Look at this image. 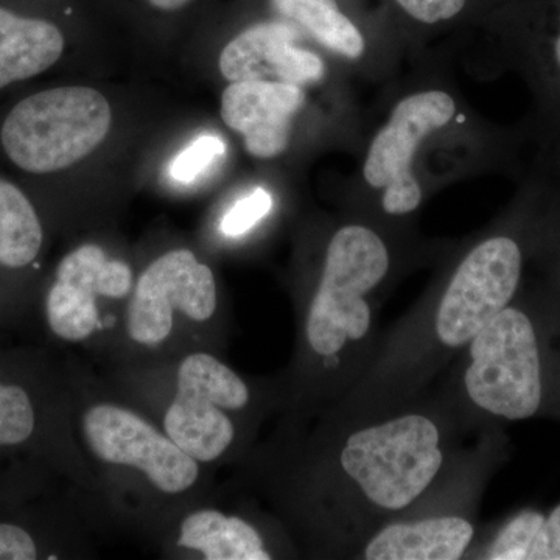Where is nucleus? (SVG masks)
I'll return each mask as SVG.
<instances>
[{"mask_svg":"<svg viewBox=\"0 0 560 560\" xmlns=\"http://www.w3.org/2000/svg\"><path fill=\"white\" fill-rule=\"evenodd\" d=\"M305 105L298 84L270 80L232 81L221 95V119L241 132L250 156L272 160L289 149L291 121Z\"/></svg>","mask_w":560,"mask_h":560,"instance_id":"2eb2a0df","label":"nucleus"},{"mask_svg":"<svg viewBox=\"0 0 560 560\" xmlns=\"http://www.w3.org/2000/svg\"><path fill=\"white\" fill-rule=\"evenodd\" d=\"M411 20L425 25L442 24L460 16L470 0H393Z\"/></svg>","mask_w":560,"mask_h":560,"instance_id":"5701e85b","label":"nucleus"},{"mask_svg":"<svg viewBox=\"0 0 560 560\" xmlns=\"http://www.w3.org/2000/svg\"><path fill=\"white\" fill-rule=\"evenodd\" d=\"M0 489H65L105 529L73 430L70 360L44 346L0 345Z\"/></svg>","mask_w":560,"mask_h":560,"instance_id":"f03ea898","label":"nucleus"},{"mask_svg":"<svg viewBox=\"0 0 560 560\" xmlns=\"http://www.w3.org/2000/svg\"><path fill=\"white\" fill-rule=\"evenodd\" d=\"M340 469L372 506L410 508L429 490L444 464L440 427L423 415H405L350 434Z\"/></svg>","mask_w":560,"mask_h":560,"instance_id":"6e6552de","label":"nucleus"},{"mask_svg":"<svg viewBox=\"0 0 560 560\" xmlns=\"http://www.w3.org/2000/svg\"><path fill=\"white\" fill-rule=\"evenodd\" d=\"M475 528L456 515L393 523L378 530L363 551L370 560H458L474 541Z\"/></svg>","mask_w":560,"mask_h":560,"instance_id":"f3484780","label":"nucleus"},{"mask_svg":"<svg viewBox=\"0 0 560 560\" xmlns=\"http://www.w3.org/2000/svg\"><path fill=\"white\" fill-rule=\"evenodd\" d=\"M228 316L215 272L189 248H173L136 275L119 352L110 366L221 352Z\"/></svg>","mask_w":560,"mask_h":560,"instance_id":"20e7f679","label":"nucleus"},{"mask_svg":"<svg viewBox=\"0 0 560 560\" xmlns=\"http://www.w3.org/2000/svg\"><path fill=\"white\" fill-rule=\"evenodd\" d=\"M301 38L298 25L290 21H268L250 25L226 44L220 54V72L224 79L270 80L282 83H318L326 65L318 55L296 46Z\"/></svg>","mask_w":560,"mask_h":560,"instance_id":"4468645a","label":"nucleus"},{"mask_svg":"<svg viewBox=\"0 0 560 560\" xmlns=\"http://www.w3.org/2000/svg\"><path fill=\"white\" fill-rule=\"evenodd\" d=\"M135 279V268L101 243H80L36 291L31 318L50 346L80 348L113 363Z\"/></svg>","mask_w":560,"mask_h":560,"instance_id":"39448f33","label":"nucleus"},{"mask_svg":"<svg viewBox=\"0 0 560 560\" xmlns=\"http://www.w3.org/2000/svg\"><path fill=\"white\" fill-rule=\"evenodd\" d=\"M110 368V388L202 466L215 469L241 456L254 389L220 353L190 350Z\"/></svg>","mask_w":560,"mask_h":560,"instance_id":"7ed1b4c3","label":"nucleus"},{"mask_svg":"<svg viewBox=\"0 0 560 560\" xmlns=\"http://www.w3.org/2000/svg\"><path fill=\"white\" fill-rule=\"evenodd\" d=\"M469 346L464 386L480 410L506 420L539 415L547 394L544 352L528 313L508 305Z\"/></svg>","mask_w":560,"mask_h":560,"instance_id":"1a4fd4ad","label":"nucleus"},{"mask_svg":"<svg viewBox=\"0 0 560 560\" xmlns=\"http://www.w3.org/2000/svg\"><path fill=\"white\" fill-rule=\"evenodd\" d=\"M272 209V197L270 191L256 189L234 206L220 221V231L224 237L237 238L246 232L254 230Z\"/></svg>","mask_w":560,"mask_h":560,"instance_id":"4be33fe9","label":"nucleus"},{"mask_svg":"<svg viewBox=\"0 0 560 560\" xmlns=\"http://www.w3.org/2000/svg\"><path fill=\"white\" fill-rule=\"evenodd\" d=\"M73 430L106 529L153 544L184 508L212 489V469L187 455L106 381L70 360Z\"/></svg>","mask_w":560,"mask_h":560,"instance_id":"f257e3e1","label":"nucleus"},{"mask_svg":"<svg viewBox=\"0 0 560 560\" xmlns=\"http://www.w3.org/2000/svg\"><path fill=\"white\" fill-rule=\"evenodd\" d=\"M65 49V33L55 22L0 5V91L47 72Z\"/></svg>","mask_w":560,"mask_h":560,"instance_id":"a211bd4d","label":"nucleus"},{"mask_svg":"<svg viewBox=\"0 0 560 560\" xmlns=\"http://www.w3.org/2000/svg\"><path fill=\"white\" fill-rule=\"evenodd\" d=\"M226 143L223 139L219 136L202 135L172 161L171 176L176 183H194L215 160L223 158Z\"/></svg>","mask_w":560,"mask_h":560,"instance_id":"412c9836","label":"nucleus"},{"mask_svg":"<svg viewBox=\"0 0 560 560\" xmlns=\"http://www.w3.org/2000/svg\"><path fill=\"white\" fill-rule=\"evenodd\" d=\"M162 555L187 560H271L272 541L259 523L221 503L210 489L184 508L153 541Z\"/></svg>","mask_w":560,"mask_h":560,"instance_id":"ddd939ff","label":"nucleus"},{"mask_svg":"<svg viewBox=\"0 0 560 560\" xmlns=\"http://www.w3.org/2000/svg\"><path fill=\"white\" fill-rule=\"evenodd\" d=\"M489 560H560V504L550 512L522 511L490 541Z\"/></svg>","mask_w":560,"mask_h":560,"instance_id":"aec40b11","label":"nucleus"},{"mask_svg":"<svg viewBox=\"0 0 560 560\" xmlns=\"http://www.w3.org/2000/svg\"><path fill=\"white\" fill-rule=\"evenodd\" d=\"M388 268V249L370 228L350 224L335 232L302 316V349L308 360H337L348 346L366 337L372 324L366 296Z\"/></svg>","mask_w":560,"mask_h":560,"instance_id":"0eeeda50","label":"nucleus"},{"mask_svg":"<svg viewBox=\"0 0 560 560\" xmlns=\"http://www.w3.org/2000/svg\"><path fill=\"white\" fill-rule=\"evenodd\" d=\"M521 246L510 237L480 243L460 261L448 283L434 329L442 345L463 348L514 301L522 279Z\"/></svg>","mask_w":560,"mask_h":560,"instance_id":"9d476101","label":"nucleus"},{"mask_svg":"<svg viewBox=\"0 0 560 560\" xmlns=\"http://www.w3.org/2000/svg\"><path fill=\"white\" fill-rule=\"evenodd\" d=\"M46 243L47 228L36 202L0 175V285L21 305L25 319L38 291L33 280Z\"/></svg>","mask_w":560,"mask_h":560,"instance_id":"dca6fc26","label":"nucleus"},{"mask_svg":"<svg viewBox=\"0 0 560 560\" xmlns=\"http://www.w3.org/2000/svg\"><path fill=\"white\" fill-rule=\"evenodd\" d=\"M270 3L280 18L293 22L326 49L349 60L363 55L364 36L338 0H270Z\"/></svg>","mask_w":560,"mask_h":560,"instance_id":"6ab92c4d","label":"nucleus"},{"mask_svg":"<svg viewBox=\"0 0 560 560\" xmlns=\"http://www.w3.org/2000/svg\"><path fill=\"white\" fill-rule=\"evenodd\" d=\"M91 529L90 511L66 490H0V560L86 558Z\"/></svg>","mask_w":560,"mask_h":560,"instance_id":"9b49d317","label":"nucleus"},{"mask_svg":"<svg viewBox=\"0 0 560 560\" xmlns=\"http://www.w3.org/2000/svg\"><path fill=\"white\" fill-rule=\"evenodd\" d=\"M456 105L442 91L412 94L397 103L390 119L372 140L363 175L374 189H383L382 205L389 215L419 208L422 190L411 172L412 158L431 132L451 121Z\"/></svg>","mask_w":560,"mask_h":560,"instance_id":"f8f14e48","label":"nucleus"},{"mask_svg":"<svg viewBox=\"0 0 560 560\" xmlns=\"http://www.w3.org/2000/svg\"><path fill=\"white\" fill-rule=\"evenodd\" d=\"M556 58H558V62L560 66V35L558 38V43H556Z\"/></svg>","mask_w":560,"mask_h":560,"instance_id":"a878e982","label":"nucleus"},{"mask_svg":"<svg viewBox=\"0 0 560 560\" xmlns=\"http://www.w3.org/2000/svg\"><path fill=\"white\" fill-rule=\"evenodd\" d=\"M189 2H191V0H149L150 5H153L154 9L164 11L183 9V7H186Z\"/></svg>","mask_w":560,"mask_h":560,"instance_id":"393cba45","label":"nucleus"},{"mask_svg":"<svg viewBox=\"0 0 560 560\" xmlns=\"http://www.w3.org/2000/svg\"><path fill=\"white\" fill-rule=\"evenodd\" d=\"M113 110L101 91L61 86L33 92L0 121V150L25 175L68 171L106 139Z\"/></svg>","mask_w":560,"mask_h":560,"instance_id":"423d86ee","label":"nucleus"},{"mask_svg":"<svg viewBox=\"0 0 560 560\" xmlns=\"http://www.w3.org/2000/svg\"><path fill=\"white\" fill-rule=\"evenodd\" d=\"M25 313L20 304L14 301L9 291L0 285V329L21 326L24 323Z\"/></svg>","mask_w":560,"mask_h":560,"instance_id":"b1692460","label":"nucleus"}]
</instances>
